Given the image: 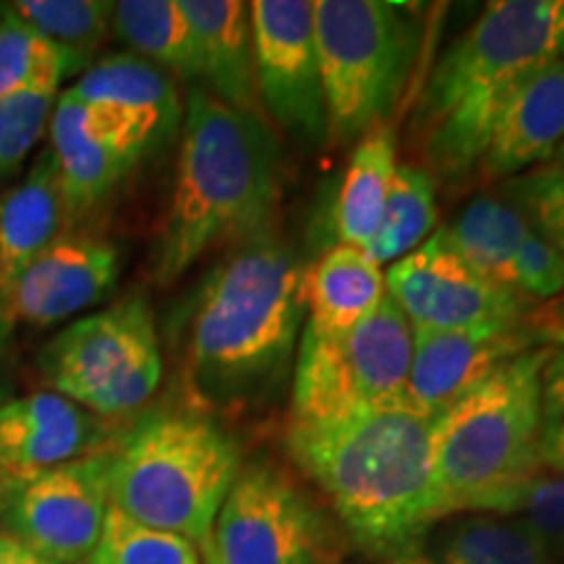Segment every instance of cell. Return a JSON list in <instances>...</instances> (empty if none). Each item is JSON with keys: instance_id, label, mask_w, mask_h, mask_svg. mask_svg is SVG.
<instances>
[{"instance_id": "cell-1", "label": "cell", "mask_w": 564, "mask_h": 564, "mask_svg": "<svg viewBox=\"0 0 564 564\" xmlns=\"http://www.w3.org/2000/svg\"><path fill=\"white\" fill-rule=\"evenodd\" d=\"M434 419L377 408L288 426L293 460L324 491L358 546L392 564L419 556L423 533L440 520Z\"/></svg>"}, {"instance_id": "cell-2", "label": "cell", "mask_w": 564, "mask_h": 564, "mask_svg": "<svg viewBox=\"0 0 564 564\" xmlns=\"http://www.w3.org/2000/svg\"><path fill=\"white\" fill-rule=\"evenodd\" d=\"M280 199V144L264 116L192 87L183 110L175 183L152 253L160 285L183 278L212 249L267 232Z\"/></svg>"}, {"instance_id": "cell-3", "label": "cell", "mask_w": 564, "mask_h": 564, "mask_svg": "<svg viewBox=\"0 0 564 564\" xmlns=\"http://www.w3.org/2000/svg\"><path fill=\"white\" fill-rule=\"evenodd\" d=\"M301 272L267 232L212 270L188 324L186 379L196 400L243 405L280 382L299 340Z\"/></svg>"}, {"instance_id": "cell-4", "label": "cell", "mask_w": 564, "mask_h": 564, "mask_svg": "<svg viewBox=\"0 0 564 564\" xmlns=\"http://www.w3.org/2000/svg\"><path fill=\"white\" fill-rule=\"evenodd\" d=\"M564 58V0H494L436 61L415 110L423 158L442 178L474 171L514 89Z\"/></svg>"}, {"instance_id": "cell-5", "label": "cell", "mask_w": 564, "mask_h": 564, "mask_svg": "<svg viewBox=\"0 0 564 564\" xmlns=\"http://www.w3.org/2000/svg\"><path fill=\"white\" fill-rule=\"evenodd\" d=\"M554 345H535L497 366L434 419L432 457L440 518L507 514L541 470V371Z\"/></svg>"}, {"instance_id": "cell-6", "label": "cell", "mask_w": 564, "mask_h": 564, "mask_svg": "<svg viewBox=\"0 0 564 564\" xmlns=\"http://www.w3.org/2000/svg\"><path fill=\"white\" fill-rule=\"evenodd\" d=\"M241 474V447L196 411H154L112 442L110 507L204 544Z\"/></svg>"}, {"instance_id": "cell-7", "label": "cell", "mask_w": 564, "mask_h": 564, "mask_svg": "<svg viewBox=\"0 0 564 564\" xmlns=\"http://www.w3.org/2000/svg\"><path fill=\"white\" fill-rule=\"evenodd\" d=\"M314 32L329 139L361 141L403 97L421 47L419 19L382 0H316Z\"/></svg>"}, {"instance_id": "cell-8", "label": "cell", "mask_w": 564, "mask_h": 564, "mask_svg": "<svg viewBox=\"0 0 564 564\" xmlns=\"http://www.w3.org/2000/svg\"><path fill=\"white\" fill-rule=\"evenodd\" d=\"M51 392L102 421L139 411L162 382V352L150 303H110L63 327L37 352Z\"/></svg>"}, {"instance_id": "cell-9", "label": "cell", "mask_w": 564, "mask_h": 564, "mask_svg": "<svg viewBox=\"0 0 564 564\" xmlns=\"http://www.w3.org/2000/svg\"><path fill=\"white\" fill-rule=\"evenodd\" d=\"M413 327L390 295L343 335L303 329L291 421H327L356 411L405 408Z\"/></svg>"}, {"instance_id": "cell-10", "label": "cell", "mask_w": 564, "mask_h": 564, "mask_svg": "<svg viewBox=\"0 0 564 564\" xmlns=\"http://www.w3.org/2000/svg\"><path fill=\"white\" fill-rule=\"evenodd\" d=\"M202 564H337L333 525L291 476L267 463L241 468L209 535Z\"/></svg>"}, {"instance_id": "cell-11", "label": "cell", "mask_w": 564, "mask_h": 564, "mask_svg": "<svg viewBox=\"0 0 564 564\" xmlns=\"http://www.w3.org/2000/svg\"><path fill=\"white\" fill-rule=\"evenodd\" d=\"M110 460L112 447L6 478V533L55 562H87L110 510Z\"/></svg>"}, {"instance_id": "cell-12", "label": "cell", "mask_w": 564, "mask_h": 564, "mask_svg": "<svg viewBox=\"0 0 564 564\" xmlns=\"http://www.w3.org/2000/svg\"><path fill=\"white\" fill-rule=\"evenodd\" d=\"M249 19L262 112L293 139L322 144L329 137V126L314 32V3L253 0Z\"/></svg>"}, {"instance_id": "cell-13", "label": "cell", "mask_w": 564, "mask_h": 564, "mask_svg": "<svg viewBox=\"0 0 564 564\" xmlns=\"http://www.w3.org/2000/svg\"><path fill=\"white\" fill-rule=\"evenodd\" d=\"M387 295L413 329H474L481 324L528 319L531 299L478 278L434 230L419 249L384 272Z\"/></svg>"}, {"instance_id": "cell-14", "label": "cell", "mask_w": 564, "mask_h": 564, "mask_svg": "<svg viewBox=\"0 0 564 564\" xmlns=\"http://www.w3.org/2000/svg\"><path fill=\"white\" fill-rule=\"evenodd\" d=\"M535 345L546 343L539 335V327L528 319L481 324L455 333L413 329L405 408L434 419L470 384Z\"/></svg>"}, {"instance_id": "cell-15", "label": "cell", "mask_w": 564, "mask_h": 564, "mask_svg": "<svg viewBox=\"0 0 564 564\" xmlns=\"http://www.w3.org/2000/svg\"><path fill=\"white\" fill-rule=\"evenodd\" d=\"M110 421L97 419L55 392H32L0 403V474L19 478L112 447Z\"/></svg>"}, {"instance_id": "cell-16", "label": "cell", "mask_w": 564, "mask_h": 564, "mask_svg": "<svg viewBox=\"0 0 564 564\" xmlns=\"http://www.w3.org/2000/svg\"><path fill=\"white\" fill-rule=\"evenodd\" d=\"M121 274V253L105 238L63 232L30 267L13 299V322L47 329L108 299Z\"/></svg>"}, {"instance_id": "cell-17", "label": "cell", "mask_w": 564, "mask_h": 564, "mask_svg": "<svg viewBox=\"0 0 564 564\" xmlns=\"http://www.w3.org/2000/svg\"><path fill=\"white\" fill-rule=\"evenodd\" d=\"M63 202L51 150L40 152L21 181L0 194V352L17 333L13 299L30 267L66 230Z\"/></svg>"}, {"instance_id": "cell-18", "label": "cell", "mask_w": 564, "mask_h": 564, "mask_svg": "<svg viewBox=\"0 0 564 564\" xmlns=\"http://www.w3.org/2000/svg\"><path fill=\"white\" fill-rule=\"evenodd\" d=\"M564 141V58L549 63L514 89L478 171L489 178H514L539 162L552 160Z\"/></svg>"}, {"instance_id": "cell-19", "label": "cell", "mask_w": 564, "mask_h": 564, "mask_svg": "<svg viewBox=\"0 0 564 564\" xmlns=\"http://www.w3.org/2000/svg\"><path fill=\"white\" fill-rule=\"evenodd\" d=\"M194 30L199 53V87L223 105L262 116L253 68L249 3L241 0H178Z\"/></svg>"}, {"instance_id": "cell-20", "label": "cell", "mask_w": 564, "mask_h": 564, "mask_svg": "<svg viewBox=\"0 0 564 564\" xmlns=\"http://www.w3.org/2000/svg\"><path fill=\"white\" fill-rule=\"evenodd\" d=\"M68 91L82 102L110 105L126 112L147 131L154 150L167 144L183 126L186 102L178 79L133 53L108 55L91 63Z\"/></svg>"}, {"instance_id": "cell-21", "label": "cell", "mask_w": 564, "mask_h": 564, "mask_svg": "<svg viewBox=\"0 0 564 564\" xmlns=\"http://www.w3.org/2000/svg\"><path fill=\"white\" fill-rule=\"evenodd\" d=\"M51 154L68 220L97 209L116 192L118 183L139 165L129 154L97 139L84 123V105L70 91H61L55 102L51 131Z\"/></svg>"}, {"instance_id": "cell-22", "label": "cell", "mask_w": 564, "mask_h": 564, "mask_svg": "<svg viewBox=\"0 0 564 564\" xmlns=\"http://www.w3.org/2000/svg\"><path fill=\"white\" fill-rule=\"evenodd\" d=\"M387 299L384 272L364 249L337 243L301 272V303L306 327L343 335L377 312Z\"/></svg>"}, {"instance_id": "cell-23", "label": "cell", "mask_w": 564, "mask_h": 564, "mask_svg": "<svg viewBox=\"0 0 564 564\" xmlns=\"http://www.w3.org/2000/svg\"><path fill=\"white\" fill-rule=\"evenodd\" d=\"M394 173H398V137L392 126L384 123L358 141L345 167L333 215L337 241L366 251L382 217Z\"/></svg>"}, {"instance_id": "cell-24", "label": "cell", "mask_w": 564, "mask_h": 564, "mask_svg": "<svg viewBox=\"0 0 564 564\" xmlns=\"http://www.w3.org/2000/svg\"><path fill=\"white\" fill-rule=\"evenodd\" d=\"M110 32L139 58L152 61L175 79L199 84L194 30L178 0H121L112 3Z\"/></svg>"}, {"instance_id": "cell-25", "label": "cell", "mask_w": 564, "mask_h": 564, "mask_svg": "<svg viewBox=\"0 0 564 564\" xmlns=\"http://www.w3.org/2000/svg\"><path fill=\"white\" fill-rule=\"evenodd\" d=\"M442 232L449 249L478 278L512 291L514 253L531 232V225L510 202L497 196H476Z\"/></svg>"}, {"instance_id": "cell-26", "label": "cell", "mask_w": 564, "mask_h": 564, "mask_svg": "<svg viewBox=\"0 0 564 564\" xmlns=\"http://www.w3.org/2000/svg\"><path fill=\"white\" fill-rule=\"evenodd\" d=\"M429 564H554V556L525 520L470 514L442 535Z\"/></svg>"}, {"instance_id": "cell-27", "label": "cell", "mask_w": 564, "mask_h": 564, "mask_svg": "<svg viewBox=\"0 0 564 564\" xmlns=\"http://www.w3.org/2000/svg\"><path fill=\"white\" fill-rule=\"evenodd\" d=\"M436 220H440V209H436L434 175L411 162L398 165L382 217L366 246V253L379 267L394 264L432 236Z\"/></svg>"}, {"instance_id": "cell-28", "label": "cell", "mask_w": 564, "mask_h": 564, "mask_svg": "<svg viewBox=\"0 0 564 564\" xmlns=\"http://www.w3.org/2000/svg\"><path fill=\"white\" fill-rule=\"evenodd\" d=\"M9 9L82 70L91 66L110 34L112 3L108 0H13Z\"/></svg>"}, {"instance_id": "cell-29", "label": "cell", "mask_w": 564, "mask_h": 564, "mask_svg": "<svg viewBox=\"0 0 564 564\" xmlns=\"http://www.w3.org/2000/svg\"><path fill=\"white\" fill-rule=\"evenodd\" d=\"M82 74L84 70L66 53L26 26L9 3L0 6V100L37 84L61 87Z\"/></svg>"}, {"instance_id": "cell-30", "label": "cell", "mask_w": 564, "mask_h": 564, "mask_svg": "<svg viewBox=\"0 0 564 564\" xmlns=\"http://www.w3.org/2000/svg\"><path fill=\"white\" fill-rule=\"evenodd\" d=\"M87 564H202V552L183 535L141 525L110 507Z\"/></svg>"}, {"instance_id": "cell-31", "label": "cell", "mask_w": 564, "mask_h": 564, "mask_svg": "<svg viewBox=\"0 0 564 564\" xmlns=\"http://www.w3.org/2000/svg\"><path fill=\"white\" fill-rule=\"evenodd\" d=\"M58 97L61 87L37 84L0 100V186L17 178L34 147L47 137Z\"/></svg>"}, {"instance_id": "cell-32", "label": "cell", "mask_w": 564, "mask_h": 564, "mask_svg": "<svg viewBox=\"0 0 564 564\" xmlns=\"http://www.w3.org/2000/svg\"><path fill=\"white\" fill-rule=\"evenodd\" d=\"M505 194L544 241L564 253V165H544L505 183Z\"/></svg>"}, {"instance_id": "cell-33", "label": "cell", "mask_w": 564, "mask_h": 564, "mask_svg": "<svg viewBox=\"0 0 564 564\" xmlns=\"http://www.w3.org/2000/svg\"><path fill=\"white\" fill-rule=\"evenodd\" d=\"M546 343L554 348L541 371L539 463L544 470L564 474V329H546Z\"/></svg>"}, {"instance_id": "cell-34", "label": "cell", "mask_w": 564, "mask_h": 564, "mask_svg": "<svg viewBox=\"0 0 564 564\" xmlns=\"http://www.w3.org/2000/svg\"><path fill=\"white\" fill-rule=\"evenodd\" d=\"M507 514L525 520L544 541L554 562L556 556L564 560V474L541 468L518 491Z\"/></svg>"}, {"instance_id": "cell-35", "label": "cell", "mask_w": 564, "mask_h": 564, "mask_svg": "<svg viewBox=\"0 0 564 564\" xmlns=\"http://www.w3.org/2000/svg\"><path fill=\"white\" fill-rule=\"evenodd\" d=\"M512 291L525 299L564 293V253L531 228L512 262Z\"/></svg>"}, {"instance_id": "cell-36", "label": "cell", "mask_w": 564, "mask_h": 564, "mask_svg": "<svg viewBox=\"0 0 564 564\" xmlns=\"http://www.w3.org/2000/svg\"><path fill=\"white\" fill-rule=\"evenodd\" d=\"M0 564H63L51 556L34 552L32 546L21 544L17 535L0 531Z\"/></svg>"}, {"instance_id": "cell-37", "label": "cell", "mask_w": 564, "mask_h": 564, "mask_svg": "<svg viewBox=\"0 0 564 564\" xmlns=\"http://www.w3.org/2000/svg\"><path fill=\"white\" fill-rule=\"evenodd\" d=\"M546 329H564V299L560 301V306L554 308L552 324H546Z\"/></svg>"}, {"instance_id": "cell-38", "label": "cell", "mask_w": 564, "mask_h": 564, "mask_svg": "<svg viewBox=\"0 0 564 564\" xmlns=\"http://www.w3.org/2000/svg\"><path fill=\"white\" fill-rule=\"evenodd\" d=\"M9 398H11V382L6 379L3 366H0V403H3V400H9Z\"/></svg>"}, {"instance_id": "cell-39", "label": "cell", "mask_w": 564, "mask_h": 564, "mask_svg": "<svg viewBox=\"0 0 564 564\" xmlns=\"http://www.w3.org/2000/svg\"><path fill=\"white\" fill-rule=\"evenodd\" d=\"M554 165H564V141L560 144V150H556V154H554Z\"/></svg>"}]
</instances>
